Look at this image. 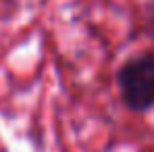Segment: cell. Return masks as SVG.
Instances as JSON below:
<instances>
[{
    "label": "cell",
    "instance_id": "obj_1",
    "mask_svg": "<svg viewBox=\"0 0 154 152\" xmlns=\"http://www.w3.org/2000/svg\"><path fill=\"white\" fill-rule=\"evenodd\" d=\"M119 98L131 113L154 108V52L133 54L117 71Z\"/></svg>",
    "mask_w": 154,
    "mask_h": 152
}]
</instances>
